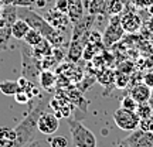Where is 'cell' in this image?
Wrapping results in <instances>:
<instances>
[{"mask_svg":"<svg viewBox=\"0 0 153 147\" xmlns=\"http://www.w3.org/2000/svg\"><path fill=\"white\" fill-rule=\"evenodd\" d=\"M111 0H91L88 6V13L94 16H108V7Z\"/></svg>","mask_w":153,"mask_h":147,"instance_id":"9a60e30c","label":"cell"},{"mask_svg":"<svg viewBox=\"0 0 153 147\" xmlns=\"http://www.w3.org/2000/svg\"><path fill=\"white\" fill-rule=\"evenodd\" d=\"M53 51H54V47H53V44L50 43L48 40H45L43 38L41 40V43L33 47V54L34 57L37 58V60H41V58H47V57H51L53 55Z\"/></svg>","mask_w":153,"mask_h":147,"instance_id":"5bb4252c","label":"cell"},{"mask_svg":"<svg viewBox=\"0 0 153 147\" xmlns=\"http://www.w3.org/2000/svg\"><path fill=\"white\" fill-rule=\"evenodd\" d=\"M118 147H128V146H125V144H122V143H119V146Z\"/></svg>","mask_w":153,"mask_h":147,"instance_id":"f35d334b","label":"cell"},{"mask_svg":"<svg viewBox=\"0 0 153 147\" xmlns=\"http://www.w3.org/2000/svg\"><path fill=\"white\" fill-rule=\"evenodd\" d=\"M143 83L148 85L150 89L153 88V71H149L143 75Z\"/></svg>","mask_w":153,"mask_h":147,"instance_id":"d6a6232c","label":"cell"},{"mask_svg":"<svg viewBox=\"0 0 153 147\" xmlns=\"http://www.w3.org/2000/svg\"><path fill=\"white\" fill-rule=\"evenodd\" d=\"M120 24H122V28L125 30L126 33L133 34L139 31V28L142 27V18L135 11L123 10V13L120 14Z\"/></svg>","mask_w":153,"mask_h":147,"instance_id":"8fae6325","label":"cell"},{"mask_svg":"<svg viewBox=\"0 0 153 147\" xmlns=\"http://www.w3.org/2000/svg\"><path fill=\"white\" fill-rule=\"evenodd\" d=\"M55 82V74L53 71H50V69H44V71L40 72V75H38V85L40 88H43L45 91H51L53 88H54Z\"/></svg>","mask_w":153,"mask_h":147,"instance_id":"2e32d148","label":"cell"},{"mask_svg":"<svg viewBox=\"0 0 153 147\" xmlns=\"http://www.w3.org/2000/svg\"><path fill=\"white\" fill-rule=\"evenodd\" d=\"M16 142V131L9 126H0V144L1 147H13Z\"/></svg>","mask_w":153,"mask_h":147,"instance_id":"e0dca14e","label":"cell"},{"mask_svg":"<svg viewBox=\"0 0 153 147\" xmlns=\"http://www.w3.org/2000/svg\"><path fill=\"white\" fill-rule=\"evenodd\" d=\"M22 54H23V62H22L23 76L27 78L28 81L38 82V75L41 72L38 60L34 57L33 51L26 48L24 45H22Z\"/></svg>","mask_w":153,"mask_h":147,"instance_id":"277c9868","label":"cell"},{"mask_svg":"<svg viewBox=\"0 0 153 147\" xmlns=\"http://www.w3.org/2000/svg\"><path fill=\"white\" fill-rule=\"evenodd\" d=\"M152 110H153V108L149 105V102H140V103H137V108L135 110V113L139 116V119H143V117L152 116Z\"/></svg>","mask_w":153,"mask_h":147,"instance_id":"603a6c76","label":"cell"},{"mask_svg":"<svg viewBox=\"0 0 153 147\" xmlns=\"http://www.w3.org/2000/svg\"><path fill=\"white\" fill-rule=\"evenodd\" d=\"M137 129H140L142 131H148V133H153V116H148L139 120V126Z\"/></svg>","mask_w":153,"mask_h":147,"instance_id":"4316f807","label":"cell"},{"mask_svg":"<svg viewBox=\"0 0 153 147\" xmlns=\"http://www.w3.org/2000/svg\"><path fill=\"white\" fill-rule=\"evenodd\" d=\"M48 100H50L48 95H44V98L40 99L33 109H30V112L24 116V119L14 127L16 142H14L13 147H26L28 143L33 140L36 130H38L37 127L38 117H40V114L43 112H45V108L48 106Z\"/></svg>","mask_w":153,"mask_h":147,"instance_id":"7a4b0ae2","label":"cell"},{"mask_svg":"<svg viewBox=\"0 0 153 147\" xmlns=\"http://www.w3.org/2000/svg\"><path fill=\"white\" fill-rule=\"evenodd\" d=\"M148 102H149V105H150V106L153 108V88L150 89V96H149V100H148Z\"/></svg>","mask_w":153,"mask_h":147,"instance_id":"836d02e7","label":"cell"},{"mask_svg":"<svg viewBox=\"0 0 153 147\" xmlns=\"http://www.w3.org/2000/svg\"><path fill=\"white\" fill-rule=\"evenodd\" d=\"M3 6H4V4H3V1L0 0V11H1V9H3Z\"/></svg>","mask_w":153,"mask_h":147,"instance_id":"74e56055","label":"cell"},{"mask_svg":"<svg viewBox=\"0 0 153 147\" xmlns=\"http://www.w3.org/2000/svg\"><path fill=\"white\" fill-rule=\"evenodd\" d=\"M95 20H97V16H94L91 13L84 14V16L72 26L71 40H76V38H89V33L92 31L94 26H95Z\"/></svg>","mask_w":153,"mask_h":147,"instance_id":"52a82bcc","label":"cell"},{"mask_svg":"<svg viewBox=\"0 0 153 147\" xmlns=\"http://www.w3.org/2000/svg\"><path fill=\"white\" fill-rule=\"evenodd\" d=\"M28 30H30V26L27 23L23 18H17L11 26V37L16 38V40H23L24 35L28 33Z\"/></svg>","mask_w":153,"mask_h":147,"instance_id":"ac0fdd59","label":"cell"},{"mask_svg":"<svg viewBox=\"0 0 153 147\" xmlns=\"http://www.w3.org/2000/svg\"><path fill=\"white\" fill-rule=\"evenodd\" d=\"M51 147H68V140L64 136H51L47 139Z\"/></svg>","mask_w":153,"mask_h":147,"instance_id":"d4e9b609","label":"cell"},{"mask_svg":"<svg viewBox=\"0 0 153 147\" xmlns=\"http://www.w3.org/2000/svg\"><path fill=\"white\" fill-rule=\"evenodd\" d=\"M14 99H16V102L17 103H22V105H24V103H28L30 100H31V95L26 91V89H23V88H20L19 91L16 92V95H14Z\"/></svg>","mask_w":153,"mask_h":147,"instance_id":"83f0119b","label":"cell"},{"mask_svg":"<svg viewBox=\"0 0 153 147\" xmlns=\"http://www.w3.org/2000/svg\"><path fill=\"white\" fill-rule=\"evenodd\" d=\"M37 127H38V131L43 133L44 136H51L60 127V117L55 116L54 113L43 112L40 114V117H38Z\"/></svg>","mask_w":153,"mask_h":147,"instance_id":"30bf717a","label":"cell"},{"mask_svg":"<svg viewBox=\"0 0 153 147\" xmlns=\"http://www.w3.org/2000/svg\"><path fill=\"white\" fill-rule=\"evenodd\" d=\"M125 10V0H111L108 7V16H120Z\"/></svg>","mask_w":153,"mask_h":147,"instance_id":"44dd1931","label":"cell"},{"mask_svg":"<svg viewBox=\"0 0 153 147\" xmlns=\"http://www.w3.org/2000/svg\"><path fill=\"white\" fill-rule=\"evenodd\" d=\"M152 116H153V110H152Z\"/></svg>","mask_w":153,"mask_h":147,"instance_id":"ab89813d","label":"cell"},{"mask_svg":"<svg viewBox=\"0 0 153 147\" xmlns=\"http://www.w3.org/2000/svg\"><path fill=\"white\" fill-rule=\"evenodd\" d=\"M84 11H85V7H84L82 0H68V11H67V16L70 18V21L72 23V26L84 16Z\"/></svg>","mask_w":153,"mask_h":147,"instance_id":"7c38bea8","label":"cell"},{"mask_svg":"<svg viewBox=\"0 0 153 147\" xmlns=\"http://www.w3.org/2000/svg\"><path fill=\"white\" fill-rule=\"evenodd\" d=\"M120 108L126 110H131V112H135L137 108V102L132 98L131 95H126L120 99Z\"/></svg>","mask_w":153,"mask_h":147,"instance_id":"cb8c5ba5","label":"cell"},{"mask_svg":"<svg viewBox=\"0 0 153 147\" xmlns=\"http://www.w3.org/2000/svg\"><path fill=\"white\" fill-rule=\"evenodd\" d=\"M20 89V85L17 81H10V79H6V81L0 82V92L3 95L7 96H14L16 92Z\"/></svg>","mask_w":153,"mask_h":147,"instance_id":"d6986e66","label":"cell"},{"mask_svg":"<svg viewBox=\"0 0 153 147\" xmlns=\"http://www.w3.org/2000/svg\"><path fill=\"white\" fill-rule=\"evenodd\" d=\"M44 18H45V20H47L55 30L62 31V33L68 31L72 26V23L70 21V18H68V16H67V13H61V11H58L55 7L47 11L45 16H44Z\"/></svg>","mask_w":153,"mask_h":147,"instance_id":"9c48e42d","label":"cell"},{"mask_svg":"<svg viewBox=\"0 0 153 147\" xmlns=\"http://www.w3.org/2000/svg\"><path fill=\"white\" fill-rule=\"evenodd\" d=\"M82 3H84V7H85V10H88V6L91 3V0H82Z\"/></svg>","mask_w":153,"mask_h":147,"instance_id":"d590c367","label":"cell"},{"mask_svg":"<svg viewBox=\"0 0 153 147\" xmlns=\"http://www.w3.org/2000/svg\"><path fill=\"white\" fill-rule=\"evenodd\" d=\"M4 26H6V23H4V20H3V17L0 16V31L4 28Z\"/></svg>","mask_w":153,"mask_h":147,"instance_id":"e575fe53","label":"cell"},{"mask_svg":"<svg viewBox=\"0 0 153 147\" xmlns=\"http://www.w3.org/2000/svg\"><path fill=\"white\" fill-rule=\"evenodd\" d=\"M17 17L23 18L27 23L30 28H33L36 31L41 34L45 40H48L53 44L54 48H58L65 43V35L62 31L55 30L43 16H40L37 11L30 9V7H17Z\"/></svg>","mask_w":153,"mask_h":147,"instance_id":"6da1fadb","label":"cell"},{"mask_svg":"<svg viewBox=\"0 0 153 147\" xmlns=\"http://www.w3.org/2000/svg\"><path fill=\"white\" fill-rule=\"evenodd\" d=\"M3 4H11L16 6V7H30L31 4H37L38 0H1Z\"/></svg>","mask_w":153,"mask_h":147,"instance_id":"484cf974","label":"cell"},{"mask_svg":"<svg viewBox=\"0 0 153 147\" xmlns=\"http://www.w3.org/2000/svg\"><path fill=\"white\" fill-rule=\"evenodd\" d=\"M43 35L38 33V31H36V30H33V28H30L28 30V33L24 35V38H23V41L26 43V45H30L31 48L33 47H36V45H38V44L41 43V40H43Z\"/></svg>","mask_w":153,"mask_h":147,"instance_id":"ffe728a7","label":"cell"},{"mask_svg":"<svg viewBox=\"0 0 153 147\" xmlns=\"http://www.w3.org/2000/svg\"><path fill=\"white\" fill-rule=\"evenodd\" d=\"M148 10H149V13H150V14H153V4L150 6V7H149Z\"/></svg>","mask_w":153,"mask_h":147,"instance_id":"8d00e7d4","label":"cell"},{"mask_svg":"<svg viewBox=\"0 0 153 147\" xmlns=\"http://www.w3.org/2000/svg\"><path fill=\"white\" fill-rule=\"evenodd\" d=\"M131 3L135 6L136 9L145 10V9H149V7L153 4V0H131Z\"/></svg>","mask_w":153,"mask_h":147,"instance_id":"f1b7e54d","label":"cell"},{"mask_svg":"<svg viewBox=\"0 0 153 147\" xmlns=\"http://www.w3.org/2000/svg\"><path fill=\"white\" fill-rule=\"evenodd\" d=\"M139 116H137L135 112H131V110L126 109H116L114 112V122L115 125L118 126L119 129L125 131H133L137 129L139 126Z\"/></svg>","mask_w":153,"mask_h":147,"instance_id":"8992f818","label":"cell"},{"mask_svg":"<svg viewBox=\"0 0 153 147\" xmlns=\"http://www.w3.org/2000/svg\"><path fill=\"white\" fill-rule=\"evenodd\" d=\"M123 34H125V30L122 28V24H120V16H111L109 23L102 34V44L105 47H111L118 43L123 37Z\"/></svg>","mask_w":153,"mask_h":147,"instance_id":"5b68a950","label":"cell"},{"mask_svg":"<svg viewBox=\"0 0 153 147\" xmlns=\"http://www.w3.org/2000/svg\"><path fill=\"white\" fill-rule=\"evenodd\" d=\"M0 147H1V144H0Z\"/></svg>","mask_w":153,"mask_h":147,"instance_id":"60d3db41","label":"cell"},{"mask_svg":"<svg viewBox=\"0 0 153 147\" xmlns=\"http://www.w3.org/2000/svg\"><path fill=\"white\" fill-rule=\"evenodd\" d=\"M120 143L128 147H153V133L136 129L132 131L131 136L123 139Z\"/></svg>","mask_w":153,"mask_h":147,"instance_id":"ba28073f","label":"cell"},{"mask_svg":"<svg viewBox=\"0 0 153 147\" xmlns=\"http://www.w3.org/2000/svg\"><path fill=\"white\" fill-rule=\"evenodd\" d=\"M128 75H125V74H122V75H118L116 78H115V82H116V86L118 88H125L126 83H128Z\"/></svg>","mask_w":153,"mask_h":147,"instance_id":"1f68e13d","label":"cell"},{"mask_svg":"<svg viewBox=\"0 0 153 147\" xmlns=\"http://www.w3.org/2000/svg\"><path fill=\"white\" fill-rule=\"evenodd\" d=\"M129 95L136 100L137 103H140V102H148L149 96H150V88H149L148 85H145L143 82L142 83H137V85H135V86L129 91Z\"/></svg>","mask_w":153,"mask_h":147,"instance_id":"4fadbf2b","label":"cell"},{"mask_svg":"<svg viewBox=\"0 0 153 147\" xmlns=\"http://www.w3.org/2000/svg\"><path fill=\"white\" fill-rule=\"evenodd\" d=\"M54 7L61 13H67L68 11V0H55Z\"/></svg>","mask_w":153,"mask_h":147,"instance_id":"f546056e","label":"cell"},{"mask_svg":"<svg viewBox=\"0 0 153 147\" xmlns=\"http://www.w3.org/2000/svg\"><path fill=\"white\" fill-rule=\"evenodd\" d=\"M10 37H11V26H4V28L0 31V52L7 48Z\"/></svg>","mask_w":153,"mask_h":147,"instance_id":"7402d4cb","label":"cell"},{"mask_svg":"<svg viewBox=\"0 0 153 147\" xmlns=\"http://www.w3.org/2000/svg\"><path fill=\"white\" fill-rule=\"evenodd\" d=\"M26 147H51L48 144L47 140H43V139H37V140H31Z\"/></svg>","mask_w":153,"mask_h":147,"instance_id":"4dcf8cb0","label":"cell"},{"mask_svg":"<svg viewBox=\"0 0 153 147\" xmlns=\"http://www.w3.org/2000/svg\"><path fill=\"white\" fill-rule=\"evenodd\" d=\"M68 125H70L72 143L75 147H97V136L82 125L79 120L70 119Z\"/></svg>","mask_w":153,"mask_h":147,"instance_id":"3957f363","label":"cell"}]
</instances>
